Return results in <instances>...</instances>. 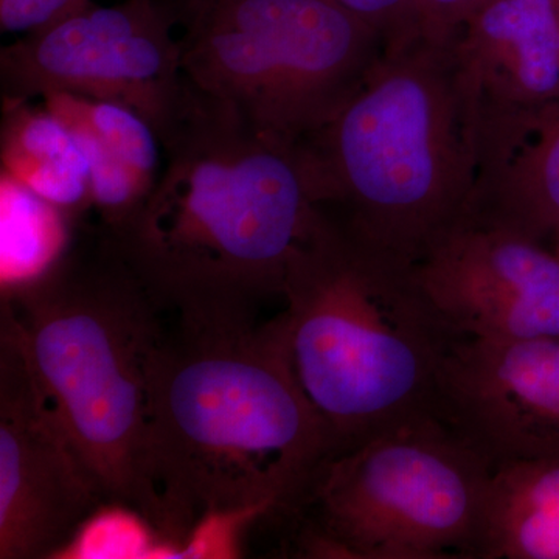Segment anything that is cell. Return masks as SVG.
<instances>
[{
	"mask_svg": "<svg viewBox=\"0 0 559 559\" xmlns=\"http://www.w3.org/2000/svg\"><path fill=\"white\" fill-rule=\"evenodd\" d=\"M178 22L168 0L91 3L3 47V102L55 92L119 102L145 117L159 138L186 84L180 39L173 35Z\"/></svg>",
	"mask_w": 559,
	"mask_h": 559,
	"instance_id": "cell-8",
	"label": "cell"
},
{
	"mask_svg": "<svg viewBox=\"0 0 559 559\" xmlns=\"http://www.w3.org/2000/svg\"><path fill=\"white\" fill-rule=\"evenodd\" d=\"M75 219L0 173V290L2 299L49 275L73 248Z\"/></svg>",
	"mask_w": 559,
	"mask_h": 559,
	"instance_id": "cell-16",
	"label": "cell"
},
{
	"mask_svg": "<svg viewBox=\"0 0 559 559\" xmlns=\"http://www.w3.org/2000/svg\"><path fill=\"white\" fill-rule=\"evenodd\" d=\"M156 533L153 525L130 507L103 503L76 530L57 558L142 557Z\"/></svg>",
	"mask_w": 559,
	"mask_h": 559,
	"instance_id": "cell-17",
	"label": "cell"
},
{
	"mask_svg": "<svg viewBox=\"0 0 559 559\" xmlns=\"http://www.w3.org/2000/svg\"><path fill=\"white\" fill-rule=\"evenodd\" d=\"M415 275L463 340L559 337V259L540 242L463 218Z\"/></svg>",
	"mask_w": 559,
	"mask_h": 559,
	"instance_id": "cell-10",
	"label": "cell"
},
{
	"mask_svg": "<svg viewBox=\"0 0 559 559\" xmlns=\"http://www.w3.org/2000/svg\"><path fill=\"white\" fill-rule=\"evenodd\" d=\"M197 2H200V0H175V5L180 14L182 13L183 10L189 9V7L193 5V3Z\"/></svg>",
	"mask_w": 559,
	"mask_h": 559,
	"instance_id": "cell-21",
	"label": "cell"
},
{
	"mask_svg": "<svg viewBox=\"0 0 559 559\" xmlns=\"http://www.w3.org/2000/svg\"><path fill=\"white\" fill-rule=\"evenodd\" d=\"M92 0H0V28L7 33L43 31L90 7Z\"/></svg>",
	"mask_w": 559,
	"mask_h": 559,
	"instance_id": "cell-19",
	"label": "cell"
},
{
	"mask_svg": "<svg viewBox=\"0 0 559 559\" xmlns=\"http://www.w3.org/2000/svg\"><path fill=\"white\" fill-rule=\"evenodd\" d=\"M283 297L294 370L334 451L439 417L441 367L463 337L430 304L414 264L345 240L322 221L290 264Z\"/></svg>",
	"mask_w": 559,
	"mask_h": 559,
	"instance_id": "cell-5",
	"label": "cell"
},
{
	"mask_svg": "<svg viewBox=\"0 0 559 559\" xmlns=\"http://www.w3.org/2000/svg\"><path fill=\"white\" fill-rule=\"evenodd\" d=\"M492 466L439 417L331 452L272 520L297 557L480 559Z\"/></svg>",
	"mask_w": 559,
	"mask_h": 559,
	"instance_id": "cell-6",
	"label": "cell"
},
{
	"mask_svg": "<svg viewBox=\"0 0 559 559\" xmlns=\"http://www.w3.org/2000/svg\"><path fill=\"white\" fill-rule=\"evenodd\" d=\"M106 502L0 329V559L57 558Z\"/></svg>",
	"mask_w": 559,
	"mask_h": 559,
	"instance_id": "cell-9",
	"label": "cell"
},
{
	"mask_svg": "<svg viewBox=\"0 0 559 559\" xmlns=\"http://www.w3.org/2000/svg\"><path fill=\"white\" fill-rule=\"evenodd\" d=\"M479 123L457 35L389 44L341 112L299 142L320 218L415 266L468 212Z\"/></svg>",
	"mask_w": 559,
	"mask_h": 559,
	"instance_id": "cell-3",
	"label": "cell"
},
{
	"mask_svg": "<svg viewBox=\"0 0 559 559\" xmlns=\"http://www.w3.org/2000/svg\"><path fill=\"white\" fill-rule=\"evenodd\" d=\"M437 414L491 463L559 460V337L460 341Z\"/></svg>",
	"mask_w": 559,
	"mask_h": 559,
	"instance_id": "cell-11",
	"label": "cell"
},
{
	"mask_svg": "<svg viewBox=\"0 0 559 559\" xmlns=\"http://www.w3.org/2000/svg\"><path fill=\"white\" fill-rule=\"evenodd\" d=\"M173 311L150 362L146 474L156 532L179 543L201 522L255 524L288 509L336 439L294 370L285 316Z\"/></svg>",
	"mask_w": 559,
	"mask_h": 559,
	"instance_id": "cell-1",
	"label": "cell"
},
{
	"mask_svg": "<svg viewBox=\"0 0 559 559\" xmlns=\"http://www.w3.org/2000/svg\"><path fill=\"white\" fill-rule=\"evenodd\" d=\"M170 2H173V0H170Z\"/></svg>",
	"mask_w": 559,
	"mask_h": 559,
	"instance_id": "cell-24",
	"label": "cell"
},
{
	"mask_svg": "<svg viewBox=\"0 0 559 559\" xmlns=\"http://www.w3.org/2000/svg\"><path fill=\"white\" fill-rule=\"evenodd\" d=\"M492 0H417V27L430 38H451Z\"/></svg>",
	"mask_w": 559,
	"mask_h": 559,
	"instance_id": "cell-20",
	"label": "cell"
},
{
	"mask_svg": "<svg viewBox=\"0 0 559 559\" xmlns=\"http://www.w3.org/2000/svg\"><path fill=\"white\" fill-rule=\"evenodd\" d=\"M186 81V79H183ZM156 186L108 235L164 310L282 294L320 226L299 143L248 127L186 81Z\"/></svg>",
	"mask_w": 559,
	"mask_h": 559,
	"instance_id": "cell-2",
	"label": "cell"
},
{
	"mask_svg": "<svg viewBox=\"0 0 559 559\" xmlns=\"http://www.w3.org/2000/svg\"><path fill=\"white\" fill-rule=\"evenodd\" d=\"M380 33L385 46L418 35L417 0H333Z\"/></svg>",
	"mask_w": 559,
	"mask_h": 559,
	"instance_id": "cell-18",
	"label": "cell"
},
{
	"mask_svg": "<svg viewBox=\"0 0 559 559\" xmlns=\"http://www.w3.org/2000/svg\"><path fill=\"white\" fill-rule=\"evenodd\" d=\"M180 22L187 83L253 130L290 143L341 112L385 47L333 0H200Z\"/></svg>",
	"mask_w": 559,
	"mask_h": 559,
	"instance_id": "cell-7",
	"label": "cell"
},
{
	"mask_svg": "<svg viewBox=\"0 0 559 559\" xmlns=\"http://www.w3.org/2000/svg\"><path fill=\"white\" fill-rule=\"evenodd\" d=\"M558 9H559V0H558Z\"/></svg>",
	"mask_w": 559,
	"mask_h": 559,
	"instance_id": "cell-23",
	"label": "cell"
},
{
	"mask_svg": "<svg viewBox=\"0 0 559 559\" xmlns=\"http://www.w3.org/2000/svg\"><path fill=\"white\" fill-rule=\"evenodd\" d=\"M2 173L79 223L92 210L90 162L68 124L31 102H3Z\"/></svg>",
	"mask_w": 559,
	"mask_h": 559,
	"instance_id": "cell-14",
	"label": "cell"
},
{
	"mask_svg": "<svg viewBox=\"0 0 559 559\" xmlns=\"http://www.w3.org/2000/svg\"><path fill=\"white\" fill-rule=\"evenodd\" d=\"M463 218L540 242L559 235V100L480 109L476 187Z\"/></svg>",
	"mask_w": 559,
	"mask_h": 559,
	"instance_id": "cell-12",
	"label": "cell"
},
{
	"mask_svg": "<svg viewBox=\"0 0 559 559\" xmlns=\"http://www.w3.org/2000/svg\"><path fill=\"white\" fill-rule=\"evenodd\" d=\"M480 109L559 100L558 0H492L457 33Z\"/></svg>",
	"mask_w": 559,
	"mask_h": 559,
	"instance_id": "cell-13",
	"label": "cell"
},
{
	"mask_svg": "<svg viewBox=\"0 0 559 559\" xmlns=\"http://www.w3.org/2000/svg\"><path fill=\"white\" fill-rule=\"evenodd\" d=\"M480 559H559V460L492 469Z\"/></svg>",
	"mask_w": 559,
	"mask_h": 559,
	"instance_id": "cell-15",
	"label": "cell"
},
{
	"mask_svg": "<svg viewBox=\"0 0 559 559\" xmlns=\"http://www.w3.org/2000/svg\"><path fill=\"white\" fill-rule=\"evenodd\" d=\"M551 245H554V248H551V250H554V252L557 253L558 259H559V235L557 238H555V240H554V242H551Z\"/></svg>",
	"mask_w": 559,
	"mask_h": 559,
	"instance_id": "cell-22",
	"label": "cell"
},
{
	"mask_svg": "<svg viewBox=\"0 0 559 559\" xmlns=\"http://www.w3.org/2000/svg\"><path fill=\"white\" fill-rule=\"evenodd\" d=\"M162 311L102 229L91 248H72L49 275L0 307V329L13 336L51 417L106 502L130 507L154 530L146 432Z\"/></svg>",
	"mask_w": 559,
	"mask_h": 559,
	"instance_id": "cell-4",
	"label": "cell"
}]
</instances>
